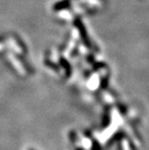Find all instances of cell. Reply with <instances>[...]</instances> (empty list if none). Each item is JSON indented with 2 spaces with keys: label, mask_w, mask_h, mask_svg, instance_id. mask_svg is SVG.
<instances>
[{
  "label": "cell",
  "mask_w": 149,
  "mask_h": 150,
  "mask_svg": "<svg viewBox=\"0 0 149 150\" xmlns=\"http://www.w3.org/2000/svg\"><path fill=\"white\" fill-rule=\"evenodd\" d=\"M76 26L77 27V29L79 30V33L81 34V36H82L83 38V40H84V42L86 44V45H89L90 42H89V39L87 37V33H86V30L85 28V26L83 24V23L81 22L80 20H76Z\"/></svg>",
  "instance_id": "obj_1"
}]
</instances>
